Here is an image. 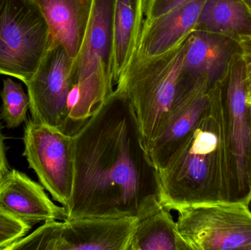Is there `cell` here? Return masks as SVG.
Returning a JSON list of instances; mask_svg holds the SVG:
<instances>
[{
    "mask_svg": "<svg viewBox=\"0 0 251 250\" xmlns=\"http://www.w3.org/2000/svg\"><path fill=\"white\" fill-rule=\"evenodd\" d=\"M242 58L246 70V91L247 104L251 106V38H244L239 41Z\"/></svg>",
    "mask_w": 251,
    "mask_h": 250,
    "instance_id": "22",
    "label": "cell"
},
{
    "mask_svg": "<svg viewBox=\"0 0 251 250\" xmlns=\"http://www.w3.org/2000/svg\"><path fill=\"white\" fill-rule=\"evenodd\" d=\"M33 1L41 9L48 24L49 47L60 44L75 60L86 32L93 0Z\"/></svg>",
    "mask_w": 251,
    "mask_h": 250,
    "instance_id": "14",
    "label": "cell"
},
{
    "mask_svg": "<svg viewBox=\"0 0 251 250\" xmlns=\"http://www.w3.org/2000/svg\"><path fill=\"white\" fill-rule=\"evenodd\" d=\"M247 201H214L181 207L177 230L189 250H251Z\"/></svg>",
    "mask_w": 251,
    "mask_h": 250,
    "instance_id": "5",
    "label": "cell"
},
{
    "mask_svg": "<svg viewBox=\"0 0 251 250\" xmlns=\"http://www.w3.org/2000/svg\"><path fill=\"white\" fill-rule=\"evenodd\" d=\"M73 139L75 176L66 220L140 219L162 205L159 172L125 97L114 91Z\"/></svg>",
    "mask_w": 251,
    "mask_h": 250,
    "instance_id": "1",
    "label": "cell"
},
{
    "mask_svg": "<svg viewBox=\"0 0 251 250\" xmlns=\"http://www.w3.org/2000/svg\"><path fill=\"white\" fill-rule=\"evenodd\" d=\"M9 171L10 170H9L8 163H7V157H6L4 139H3L1 127H0V183Z\"/></svg>",
    "mask_w": 251,
    "mask_h": 250,
    "instance_id": "23",
    "label": "cell"
},
{
    "mask_svg": "<svg viewBox=\"0 0 251 250\" xmlns=\"http://www.w3.org/2000/svg\"><path fill=\"white\" fill-rule=\"evenodd\" d=\"M48 24L33 0H0V74L26 85L49 48Z\"/></svg>",
    "mask_w": 251,
    "mask_h": 250,
    "instance_id": "6",
    "label": "cell"
},
{
    "mask_svg": "<svg viewBox=\"0 0 251 250\" xmlns=\"http://www.w3.org/2000/svg\"><path fill=\"white\" fill-rule=\"evenodd\" d=\"M0 208L31 227L51 220H66L63 206L52 202L42 185L13 169L0 183Z\"/></svg>",
    "mask_w": 251,
    "mask_h": 250,
    "instance_id": "12",
    "label": "cell"
},
{
    "mask_svg": "<svg viewBox=\"0 0 251 250\" xmlns=\"http://www.w3.org/2000/svg\"><path fill=\"white\" fill-rule=\"evenodd\" d=\"M240 52L238 41L232 38L194 30L189 36L180 78L206 79L214 85L226 77L233 60Z\"/></svg>",
    "mask_w": 251,
    "mask_h": 250,
    "instance_id": "13",
    "label": "cell"
},
{
    "mask_svg": "<svg viewBox=\"0 0 251 250\" xmlns=\"http://www.w3.org/2000/svg\"><path fill=\"white\" fill-rule=\"evenodd\" d=\"M206 0H192L151 22H144L139 57H151L166 52L196 29Z\"/></svg>",
    "mask_w": 251,
    "mask_h": 250,
    "instance_id": "15",
    "label": "cell"
},
{
    "mask_svg": "<svg viewBox=\"0 0 251 250\" xmlns=\"http://www.w3.org/2000/svg\"><path fill=\"white\" fill-rule=\"evenodd\" d=\"M243 1H244L245 4H246V6H247L248 8L250 10V11L251 12V0H243Z\"/></svg>",
    "mask_w": 251,
    "mask_h": 250,
    "instance_id": "25",
    "label": "cell"
},
{
    "mask_svg": "<svg viewBox=\"0 0 251 250\" xmlns=\"http://www.w3.org/2000/svg\"><path fill=\"white\" fill-rule=\"evenodd\" d=\"M2 100L1 118L8 129L19 127L26 120L29 109V97L22 87L10 78L4 80L0 92Z\"/></svg>",
    "mask_w": 251,
    "mask_h": 250,
    "instance_id": "19",
    "label": "cell"
},
{
    "mask_svg": "<svg viewBox=\"0 0 251 250\" xmlns=\"http://www.w3.org/2000/svg\"><path fill=\"white\" fill-rule=\"evenodd\" d=\"M32 227L0 208V250L25 237Z\"/></svg>",
    "mask_w": 251,
    "mask_h": 250,
    "instance_id": "20",
    "label": "cell"
},
{
    "mask_svg": "<svg viewBox=\"0 0 251 250\" xmlns=\"http://www.w3.org/2000/svg\"><path fill=\"white\" fill-rule=\"evenodd\" d=\"M128 250H189L171 210L159 206L137 220Z\"/></svg>",
    "mask_w": 251,
    "mask_h": 250,
    "instance_id": "18",
    "label": "cell"
},
{
    "mask_svg": "<svg viewBox=\"0 0 251 250\" xmlns=\"http://www.w3.org/2000/svg\"><path fill=\"white\" fill-rule=\"evenodd\" d=\"M190 1L192 0H149L145 22L157 19Z\"/></svg>",
    "mask_w": 251,
    "mask_h": 250,
    "instance_id": "21",
    "label": "cell"
},
{
    "mask_svg": "<svg viewBox=\"0 0 251 250\" xmlns=\"http://www.w3.org/2000/svg\"><path fill=\"white\" fill-rule=\"evenodd\" d=\"M249 111H250V117H251V143H250V154H249V188H250V195H251V106H249Z\"/></svg>",
    "mask_w": 251,
    "mask_h": 250,
    "instance_id": "24",
    "label": "cell"
},
{
    "mask_svg": "<svg viewBox=\"0 0 251 250\" xmlns=\"http://www.w3.org/2000/svg\"><path fill=\"white\" fill-rule=\"evenodd\" d=\"M195 30L220 34L239 42L251 38V12L243 0H206Z\"/></svg>",
    "mask_w": 251,
    "mask_h": 250,
    "instance_id": "17",
    "label": "cell"
},
{
    "mask_svg": "<svg viewBox=\"0 0 251 250\" xmlns=\"http://www.w3.org/2000/svg\"><path fill=\"white\" fill-rule=\"evenodd\" d=\"M225 91L237 165L238 200L251 202L249 180L251 117L247 104L246 70L241 52L234 57L230 66L226 77Z\"/></svg>",
    "mask_w": 251,
    "mask_h": 250,
    "instance_id": "11",
    "label": "cell"
},
{
    "mask_svg": "<svg viewBox=\"0 0 251 250\" xmlns=\"http://www.w3.org/2000/svg\"><path fill=\"white\" fill-rule=\"evenodd\" d=\"M214 85L206 79L179 78L172 105L147 146L158 172L165 168L199 121L209 104Z\"/></svg>",
    "mask_w": 251,
    "mask_h": 250,
    "instance_id": "10",
    "label": "cell"
},
{
    "mask_svg": "<svg viewBox=\"0 0 251 250\" xmlns=\"http://www.w3.org/2000/svg\"><path fill=\"white\" fill-rule=\"evenodd\" d=\"M73 64L74 59L60 44L49 47L39 67L26 84L31 119L67 134L68 97L73 85Z\"/></svg>",
    "mask_w": 251,
    "mask_h": 250,
    "instance_id": "9",
    "label": "cell"
},
{
    "mask_svg": "<svg viewBox=\"0 0 251 250\" xmlns=\"http://www.w3.org/2000/svg\"><path fill=\"white\" fill-rule=\"evenodd\" d=\"M225 79L212 87L193 130L159 171L161 204L168 209L214 201H239Z\"/></svg>",
    "mask_w": 251,
    "mask_h": 250,
    "instance_id": "2",
    "label": "cell"
},
{
    "mask_svg": "<svg viewBox=\"0 0 251 250\" xmlns=\"http://www.w3.org/2000/svg\"><path fill=\"white\" fill-rule=\"evenodd\" d=\"M137 220L135 217L51 220L5 250H128Z\"/></svg>",
    "mask_w": 251,
    "mask_h": 250,
    "instance_id": "7",
    "label": "cell"
},
{
    "mask_svg": "<svg viewBox=\"0 0 251 250\" xmlns=\"http://www.w3.org/2000/svg\"><path fill=\"white\" fill-rule=\"evenodd\" d=\"M23 141V155L29 167L53 200L66 208L75 176L73 135L30 119L25 126Z\"/></svg>",
    "mask_w": 251,
    "mask_h": 250,
    "instance_id": "8",
    "label": "cell"
},
{
    "mask_svg": "<svg viewBox=\"0 0 251 250\" xmlns=\"http://www.w3.org/2000/svg\"><path fill=\"white\" fill-rule=\"evenodd\" d=\"M116 0H93L86 32L72 70L76 106L69 116L74 135L114 92L113 20Z\"/></svg>",
    "mask_w": 251,
    "mask_h": 250,
    "instance_id": "3",
    "label": "cell"
},
{
    "mask_svg": "<svg viewBox=\"0 0 251 250\" xmlns=\"http://www.w3.org/2000/svg\"><path fill=\"white\" fill-rule=\"evenodd\" d=\"M148 3L149 0H116L113 64L116 85L138 51Z\"/></svg>",
    "mask_w": 251,
    "mask_h": 250,
    "instance_id": "16",
    "label": "cell"
},
{
    "mask_svg": "<svg viewBox=\"0 0 251 250\" xmlns=\"http://www.w3.org/2000/svg\"><path fill=\"white\" fill-rule=\"evenodd\" d=\"M190 35L163 54H136L116 83L115 91L134 109L146 148L175 98Z\"/></svg>",
    "mask_w": 251,
    "mask_h": 250,
    "instance_id": "4",
    "label": "cell"
}]
</instances>
